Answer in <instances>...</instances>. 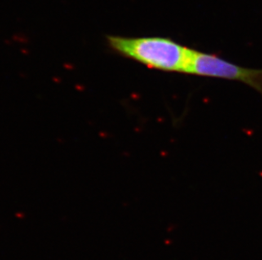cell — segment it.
<instances>
[{"label": "cell", "instance_id": "cell-1", "mask_svg": "<svg viewBox=\"0 0 262 260\" xmlns=\"http://www.w3.org/2000/svg\"><path fill=\"white\" fill-rule=\"evenodd\" d=\"M108 47L120 56L131 59L148 69L186 74L193 49L166 37H126L110 35Z\"/></svg>", "mask_w": 262, "mask_h": 260}, {"label": "cell", "instance_id": "cell-2", "mask_svg": "<svg viewBox=\"0 0 262 260\" xmlns=\"http://www.w3.org/2000/svg\"><path fill=\"white\" fill-rule=\"evenodd\" d=\"M187 74L238 81L262 95V69L236 65L214 54L193 50Z\"/></svg>", "mask_w": 262, "mask_h": 260}]
</instances>
